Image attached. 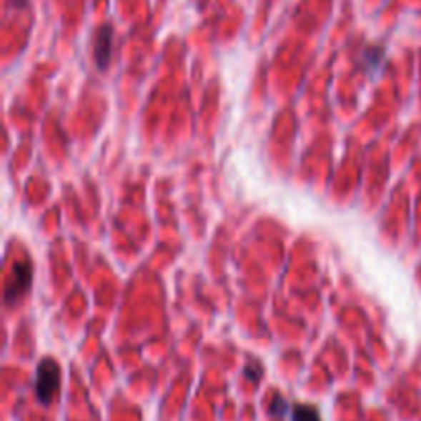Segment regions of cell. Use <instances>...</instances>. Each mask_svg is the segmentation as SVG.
Wrapping results in <instances>:
<instances>
[{
	"instance_id": "cell-1",
	"label": "cell",
	"mask_w": 421,
	"mask_h": 421,
	"mask_svg": "<svg viewBox=\"0 0 421 421\" xmlns=\"http://www.w3.org/2000/svg\"><path fill=\"white\" fill-rule=\"evenodd\" d=\"M60 389V366L54 357H44L37 364L35 374V397L41 405H49Z\"/></svg>"
},
{
	"instance_id": "cell-2",
	"label": "cell",
	"mask_w": 421,
	"mask_h": 421,
	"mask_svg": "<svg viewBox=\"0 0 421 421\" xmlns=\"http://www.w3.org/2000/svg\"><path fill=\"white\" fill-rule=\"evenodd\" d=\"M33 282V269L29 261H16L11 269V276H9V282H6V288H4V304L6 307H13L16 300H21L29 288H31Z\"/></svg>"
},
{
	"instance_id": "cell-3",
	"label": "cell",
	"mask_w": 421,
	"mask_h": 421,
	"mask_svg": "<svg viewBox=\"0 0 421 421\" xmlns=\"http://www.w3.org/2000/svg\"><path fill=\"white\" fill-rule=\"evenodd\" d=\"M112 41H114V29L109 25H103L95 35V46H93V58L97 68H107L112 60Z\"/></svg>"
},
{
	"instance_id": "cell-4",
	"label": "cell",
	"mask_w": 421,
	"mask_h": 421,
	"mask_svg": "<svg viewBox=\"0 0 421 421\" xmlns=\"http://www.w3.org/2000/svg\"><path fill=\"white\" fill-rule=\"evenodd\" d=\"M292 421H321V415L317 407L298 403L292 407Z\"/></svg>"
},
{
	"instance_id": "cell-5",
	"label": "cell",
	"mask_w": 421,
	"mask_h": 421,
	"mask_svg": "<svg viewBox=\"0 0 421 421\" xmlns=\"http://www.w3.org/2000/svg\"><path fill=\"white\" fill-rule=\"evenodd\" d=\"M382 56H385V48H380V46H374V48L364 49V60H366V64L374 66V68L380 64Z\"/></svg>"
},
{
	"instance_id": "cell-6",
	"label": "cell",
	"mask_w": 421,
	"mask_h": 421,
	"mask_svg": "<svg viewBox=\"0 0 421 421\" xmlns=\"http://www.w3.org/2000/svg\"><path fill=\"white\" fill-rule=\"evenodd\" d=\"M288 409H290L288 401H286L284 397L276 395V397H274V401H272V405H269V413H272L274 417H284Z\"/></svg>"
},
{
	"instance_id": "cell-7",
	"label": "cell",
	"mask_w": 421,
	"mask_h": 421,
	"mask_svg": "<svg viewBox=\"0 0 421 421\" xmlns=\"http://www.w3.org/2000/svg\"><path fill=\"white\" fill-rule=\"evenodd\" d=\"M261 374H263V368H261L259 362L251 360L247 366H244V378H249L251 382H259Z\"/></svg>"
}]
</instances>
